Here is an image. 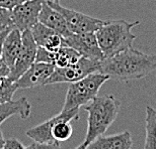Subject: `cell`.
Returning a JSON list of instances; mask_svg holds the SVG:
<instances>
[{
    "mask_svg": "<svg viewBox=\"0 0 156 149\" xmlns=\"http://www.w3.org/2000/svg\"><path fill=\"white\" fill-rule=\"evenodd\" d=\"M4 144H5V138H4V136H3L2 131L0 130V149L3 148Z\"/></svg>",
    "mask_w": 156,
    "mask_h": 149,
    "instance_id": "cell-28",
    "label": "cell"
},
{
    "mask_svg": "<svg viewBox=\"0 0 156 149\" xmlns=\"http://www.w3.org/2000/svg\"><path fill=\"white\" fill-rule=\"evenodd\" d=\"M64 40L68 46L79 52L81 57L89 58L94 61H98V63L104 61L105 55L102 54L94 32H70L67 36L64 37Z\"/></svg>",
    "mask_w": 156,
    "mask_h": 149,
    "instance_id": "cell-7",
    "label": "cell"
},
{
    "mask_svg": "<svg viewBox=\"0 0 156 149\" xmlns=\"http://www.w3.org/2000/svg\"><path fill=\"white\" fill-rule=\"evenodd\" d=\"M17 90L16 83L10 77H0V103L11 101Z\"/></svg>",
    "mask_w": 156,
    "mask_h": 149,
    "instance_id": "cell-20",
    "label": "cell"
},
{
    "mask_svg": "<svg viewBox=\"0 0 156 149\" xmlns=\"http://www.w3.org/2000/svg\"><path fill=\"white\" fill-rule=\"evenodd\" d=\"M12 27L13 26H6L3 29L0 30V58H1V55H2V49H3V45H4V40Z\"/></svg>",
    "mask_w": 156,
    "mask_h": 149,
    "instance_id": "cell-26",
    "label": "cell"
},
{
    "mask_svg": "<svg viewBox=\"0 0 156 149\" xmlns=\"http://www.w3.org/2000/svg\"><path fill=\"white\" fill-rule=\"evenodd\" d=\"M75 149H86V145H85L84 142H82V143H81L78 147H76Z\"/></svg>",
    "mask_w": 156,
    "mask_h": 149,
    "instance_id": "cell-29",
    "label": "cell"
},
{
    "mask_svg": "<svg viewBox=\"0 0 156 149\" xmlns=\"http://www.w3.org/2000/svg\"><path fill=\"white\" fill-rule=\"evenodd\" d=\"M53 1H54V2H57V3H59V1H60V0H53Z\"/></svg>",
    "mask_w": 156,
    "mask_h": 149,
    "instance_id": "cell-30",
    "label": "cell"
},
{
    "mask_svg": "<svg viewBox=\"0 0 156 149\" xmlns=\"http://www.w3.org/2000/svg\"><path fill=\"white\" fill-rule=\"evenodd\" d=\"M55 65L35 61L26 72L15 81L18 90H26L36 87L45 86L46 81L49 79L55 70Z\"/></svg>",
    "mask_w": 156,
    "mask_h": 149,
    "instance_id": "cell-11",
    "label": "cell"
},
{
    "mask_svg": "<svg viewBox=\"0 0 156 149\" xmlns=\"http://www.w3.org/2000/svg\"><path fill=\"white\" fill-rule=\"evenodd\" d=\"M23 46V32L16 27H12L4 40L1 58L10 68L13 67Z\"/></svg>",
    "mask_w": 156,
    "mask_h": 149,
    "instance_id": "cell-15",
    "label": "cell"
},
{
    "mask_svg": "<svg viewBox=\"0 0 156 149\" xmlns=\"http://www.w3.org/2000/svg\"><path fill=\"white\" fill-rule=\"evenodd\" d=\"M81 55L68 45H63L55 51L54 65L56 67H67L76 64L80 60Z\"/></svg>",
    "mask_w": 156,
    "mask_h": 149,
    "instance_id": "cell-18",
    "label": "cell"
},
{
    "mask_svg": "<svg viewBox=\"0 0 156 149\" xmlns=\"http://www.w3.org/2000/svg\"><path fill=\"white\" fill-rule=\"evenodd\" d=\"M3 149H26V146L16 138H9L5 140Z\"/></svg>",
    "mask_w": 156,
    "mask_h": 149,
    "instance_id": "cell-24",
    "label": "cell"
},
{
    "mask_svg": "<svg viewBox=\"0 0 156 149\" xmlns=\"http://www.w3.org/2000/svg\"><path fill=\"white\" fill-rule=\"evenodd\" d=\"M133 146L132 136L129 131L118 134L101 135L86 145V149H131Z\"/></svg>",
    "mask_w": 156,
    "mask_h": 149,
    "instance_id": "cell-14",
    "label": "cell"
},
{
    "mask_svg": "<svg viewBox=\"0 0 156 149\" xmlns=\"http://www.w3.org/2000/svg\"><path fill=\"white\" fill-rule=\"evenodd\" d=\"M47 2L63 15L65 21H66L68 30L71 33L95 32L105 22V20L98 19V18L89 16V15L81 13V12L75 11L73 9L63 7L62 5L57 2H54L53 0H47Z\"/></svg>",
    "mask_w": 156,
    "mask_h": 149,
    "instance_id": "cell-6",
    "label": "cell"
},
{
    "mask_svg": "<svg viewBox=\"0 0 156 149\" xmlns=\"http://www.w3.org/2000/svg\"><path fill=\"white\" fill-rule=\"evenodd\" d=\"M156 70V55H147L138 49H128L104 58L99 72L120 82L140 80Z\"/></svg>",
    "mask_w": 156,
    "mask_h": 149,
    "instance_id": "cell-1",
    "label": "cell"
},
{
    "mask_svg": "<svg viewBox=\"0 0 156 149\" xmlns=\"http://www.w3.org/2000/svg\"><path fill=\"white\" fill-rule=\"evenodd\" d=\"M99 68L101 63L81 57L76 64L67 67H55L54 72L46 81L45 85L76 82L89 74L99 72Z\"/></svg>",
    "mask_w": 156,
    "mask_h": 149,
    "instance_id": "cell-5",
    "label": "cell"
},
{
    "mask_svg": "<svg viewBox=\"0 0 156 149\" xmlns=\"http://www.w3.org/2000/svg\"><path fill=\"white\" fill-rule=\"evenodd\" d=\"M34 39L39 48L48 49L50 51H57L61 46L67 45L64 37L53 29L49 28L44 24L38 22L30 28Z\"/></svg>",
    "mask_w": 156,
    "mask_h": 149,
    "instance_id": "cell-12",
    "label": "cell"
},
{
    "mask_svg": "<svg viewBox=\"0 0 156 149\" xmlns=\"http://www.w3.org/2000/svg\"><path fill=\"white\" fill-rule=\"evenodd\" d=\"M1 149H3V148H1Z\"/></svg>",
    "mask_w": 156,
    "mask_h": 149,
    "instance_id": "cell-32",
    "label": "cell"
},
{
    "mask_svg": "<svg viewBox=\"0 0 156 149\" xmlns=\"http://www.w3.org/2000/svg\"><path fill=\"white\" fill-rule=\"evenodd\" d=\"M26 149H62L60 143H42L34 141L32 144L27 146Z\"/></svg>",
    "mask_w": 156,
    "mask_h": 149,
    "instance_id": "cell-23",
    "label": "cell"
},
{
    "mask_svg": "<svg viewBox=\"0 0 156 149\" xmlns=\"http://www.w3.org/2000/svg\"><path fill=\"white\" fill-rule=\"evenodd\" d=\"M32 113V105L27 97H21L16 101L0 103V125L12 116H20L21 119H27Z\"/></svg>",
    "mask_w": 156,
    "mask_h": 149,
    "instance_id": "cell-16",
    "label": "cell"
},
{
    "mask_svg": "<svg viewBox=\"0 0 156 149\" xmlns=\"http://www.w3.org/2000/svg\"><path fill=\"white\" fill-rule=\"evenodd\" d=\"M38 45L34 39L30 30L23 31V46L17 55L13 67L10 69L9 77L16 81L36 61Z\"/></svg>",
    "mask_w": 156,
    "mask_h": 149,
    "instance_id": "cell-10",
    "label": "cell"
},
{
    "mask_svg": "<svg viewBox=\"0 0 156 149\" xmlns=\"http://www.w3.org/2000/svg\"><path fill=\"white\" fill-rule=\"evenodd\" d=\"M53 138L55 139L56 142H63L68 140L73 133V128L71 125V122L69 121H59L53 126L51 130Z\"/></svg>",
    "mask_w": 156,
    "mask_h": 149,
    "instance_id": "cell-19",
    "label": "cell"
},
{
    "mask_svg": "<svg viewBox=\"0 0 156 149\" xmlns=\"http://www.w3.org/2000/svg\"><path fill=\"white\" fill-rule=\"evenodd\" d=\"M39 22L53 29L63 37L67 36L70 33L63 15L57 9L53 8L47 2V0H44L43 2L42 9L39 14Z\"/></svg>",
    "mask_w": 156,
    "mask_h": 149,
    "instance_id": "cell-13",
    "label": "cell"
},
{
    "mask_svg": "<svg viewBox=\"0 0 156 149\" xmlns=\"http://www.w3.org/2000/svg\"><path fill=\"white\" fill-rule=\"evenodd\" d=\"M139 23L140 21L129 22L119 19L108 20L101 24L94 33L105 58L132 48V43L136 39L132 28Z\"/></svg>",
    "mask_w": 156,
    "mask_h": 149,
    "instance_id": "cell-3",
    "label": "cell"
},
{
    "mask_svg": "<svg viewBox=\"0 0 156 149\" xmlns=\"http://www.w3.org/2000/svg\"><path fill=\"white\" fill-rule=\"evenodd\" d=\"M27 0H0V7L6 8L8 10H12L16 6L23 4Z\"/></svg>",
    "mask_w": 156,
    "mask_h": 149,
    "instance_id": "cell-25",
    "label": "cell"
},
{
    "mask_svg": "<svg viewBox=\"0 0 156 149\" xmlns=\"http://www.w3.org/2000/svg\"><path fill=\"white\" fill-rule=\"evenodd\" d=\"M9 74H10V68L3 61L2 58H0V77H9Z\"/></svg>",
    "mask_w": 156,
    "mask_h": 149,
    "instance_id": "cell-27",
    "label": "cell"
},
{
    "mask_svg": "<svg viewBox=\"0 0 156 149\" xmlns=\"http://www.w3.org/2000/svg\"><path fill=\"white\" fill-rule=\"evenodd\" d=\"M44 0H27L11 10L12 26L21 32L30 28L39 22V14Z\"/></svg>",
    "mask_w": 156,
    "mask_h": 149,
    "instance_id": "cell-9",
    "label": "cell"
},
{
    "mask_svg": "<svg viewBox=\"0 0 156 149\" xmlns=\"http://www.w3.org/2000/svg\"><path fill=\"white\" fill-rule=\"evenodd\" d=\"M120 106L121 102L114 95L98 96L94 100L84 106V110L88 113L85 140L83 141L85 145H88L98 136L105 134L116 121Z\"/></svg>",
    "mask_w": 156,
    "mask_h": 149,
    "instance_id": "cell-2",
    "label": "cell"
},
{
    "mask_svg": "<svg viewBox=\"0 0 156 149\" xmlns=\"http://www.w3.org/2000/svg\"><path fill=\"white\" fill-rule=\"evenodd\" d=\"M108 80L110 77L107 74L95 72L89 74L79 81L70 83L62 111L76 109L89 104L98 97L102 85Z\"/></svg>",
    "mask_w": 156,
    "mask_h": 149,
    "instance_id": "cell-4",
    "label": "cell"
},
{
    "mask_svg": "<svg viewBox=\"0 0 156 149\" xmlns=\"http://www.w3.org/2000/svg\"><path fill=\"white\" fill-rule=\"evenodd\" d=\"M63 120L69 121V122L79 120V108L68 111H61L60 114L50 118L49 120L45 121L42 124H39V125L29 129L26 132V135L37 142H42V143H59V142H56L55 139L53 138L51 130L56 123Z\"/></svg>",
    "mask_w": 156,
    "mask_h": 149,
    "instance_id": "cell-8",
    "label": "cell"
},
{
    "mask_svg": "<svg viewBox=\"0 0 156 149\" xmlns=\"http://www.w3.org/2000/svg\"><path fill=\"white\" fill-rule=\"evenodd\" d=\"M54 60H55V52L50 51L48 49L39 48L38 46L36 61H38V63H47V64L54 65Z\"/></svg>",
    "mask_w": 156,
    "mask_h": 149,
    "instance_id": "cell-21",
    "label": "cell"
},
{
    "mask_svg": "<svg viewBox=\"0 0 156 149\" xmlns=\"http://www.w3.org/2000/svg\"><path fill=\"white\" fill-rule=\"evenodd\" d=\"M0 26H12L11 10L0 7Z\"/></svg>",
    "mask_w": 156,
    "mask_h": 149,
    "instance_id": "cell-22",
    "label": "cell"
},
{
    "mask_svg": "<svg viewBox=\"0 0 156 149\" xmlns=\"http://www.w3.org/2000/svg\"><path fill=\"white\" fill-rule=\"evenodd\" d=\"M3 28H4V27H3V26H0V30H1V29H3Z\"/></svg>",
    "mask_w": 156,
    "mask_h": 149,
    "instance_id": "cell-31",
    "label": "cell"
},
{
    "mask_svg": "<svg viewBox=\"0 0 156 149\" xmlns=\"http://www.w3.org/2000/svg\"><path fill=\"white\" fill-rule=\"evenodd\" d=\"M145 141L143 149H156V109L146 106Z\"/></svg>",
    "mask_w": 156,
    "mask_h": 149,
    "instance_id": "cell-17",
    "label": "cell"
}]
</instances>
